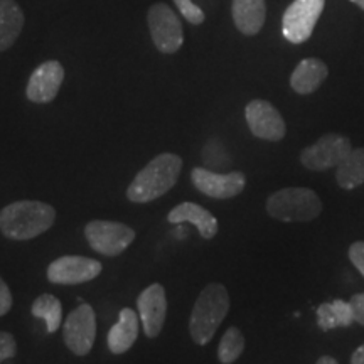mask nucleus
Returning <instances> with one entry per match:
<instances>
[{"label":"nucleus","mask_w":364,"mask_h":364,"mask_svg":"<svg viewBox=\"0 0 364 364\" xmlns=\"http://www.w3.org/2000/svg\"><path fill=\"white\" fill-rule=\"evenodd\" d=\"M182 171V159L177 154H161L144 167L127 191L132 203L147 204L156 201L174 188Z\"/></svg>","instance_id":"nucleus-1"},{"label":"nucleus","mask_w":364,"mask_h":364,"mask_svg":"<svg viewBox=\"0 0 364 364\" xmlns=\"http://www.w3.org/2000/svg\"><path fill=\"white\" fill-rule=\"evenodd\" d=\"M56 211L41 201H17L0 211V231L16 241L33 240L54 225Z\"/></svg>","instance_id":"nucleus-2"},{"label":"nucleus","mask_w":364,"mask_h":364,"mask_svg":"<svg viewBox=\"0 0 364 364\" xmlns=\"http://www.w3.org/2000/svg\"><path fill=\"white\" fill-rule=\"evenodd\" d=\"M230 311V295L225 285L209 284L196 300L189 318L191 338L196 344L206 346L215 338L218 327Z\"/></svg>","instance_id":"nucleus-3"},{"label":"nucleus","mask_w":364,"mask_h":364,"mask_svg":"<svg viewBox=\"0 0 364 364\" xmlns=\"http://www.w3.org/2000/svg\"><path fill=\"white\" fill-rule=\"evenodd\" d=\"M267 211L280 221H312L322 213V203L312 189L285 188L268 198Z\"/></svg>","instance_id":"nucleus-4"},{"label":"nucleus","mask_w":364,"mask_h":364,"mask_svg":"<svg viewBox=\"0 0 364 364\" xmlns=\"http://www.w3.org/2000/svg\"><path fill=\"white\" fill-rule=\"evenodd\" d=\"M90 247L103 257H118L134 243L135 231L124 223L95 220L85 228Z\"/></svg>","instance_id":"nucleus-5"},{"label":"nucleus","mask_w":364,"mask_h":364,"mask_svg":"<svg viewBox=\"0 0 364 364\" xmlns=\"http://www.w3.org/2000/svg\"><path fill=\"white\" fill-rule=\"evenodd\" d=\"M147 22L152 43L164 54H174L184 43L182 22L167 4H154L149 9Z\"/></svg>","instance_id":"nucleus-6"},{"label":"nucleus","mask_w":364,"mask_h":364,"mask_svg":"<svg viewBox=\"0 0 364 364\" xmlns=\"http://www.w3.org/2000/svg\"><path fill=\"white\" fill-rule=\"evenodd\" d=\"M326 0H294L282 19L284 38L292 44L307 41L314 33L318 17L324 11Z\"/></svg>","instance_id":"nucleus-7"},{"label":"nucleus","mask_w":364,"mask_h":364,"mask_svg":"<svg viewBox=\"0 0 364 364\" xmlns=\"http://www.w3.org/2000/svg\"><path fill=\"white\" fill-rule=\"evenodd\" d=\"M351 150L353 147L348 136L341 134H326L311 147L302 150L300 162L309 171L322 172L338 167Z\"/></svg>","instance_id":"nucleus-8"},{"label":"nucleus","mask_w":364,"mask_h":364,"mask_svg":"<svg viewBox=\"0 0 364 364\" xmlns=\"http://www.w3.org/2000/svg\"><path fill=\"white\" fill-rule=\"evenodd\" d=\"M95 338H97V316L90 304H81L66 317L63 339L73 354L85 356L93 348Z\"/></svg>","instance_id":"nucleus-9"},{"label":"nucleus","mask_w":364,"mask_h":364,"mask_svg":"<svg viewBox=\"0 0 364 364\" xmlns=\"http://www.w3.org/2000/svg\"><path fill=\"white\" fill-rule=\"evenodd\" d=\"M102 263L93 258L76 257H59L48 267V280L54 285H78L97 279L102 273Z\"/></svg>","instance_id":"nucleus-10"},{"label":"nucleus","mask_w":364,"mask_h":364,"mask_svg":"<svg viewBox=\"0 0 364 364\" xmlns=\"http://www.w3.org/2000/svg\"><path fill=\"white\" fill-rule=\"evenodd\" d=\"M191 181L199 193L213 199H231L238 196L247 186V177L243 172L220 174L204 167H194L191 172Z\"/></svg>","instance_id":"nucleus-11"},{"label":"nucleus","mask_w":364,"mask_h":364,"mask_svg":"<svg viewBox=\"0 0 364 364\" xmlns=\"http://www.w3.org/2000/svg\"><path fill=\"white\" fill-rule=\"evenodd\" d=\"M247 124L252 134L258 139L268 142H279L287 134V127L280 112L270 102L265 100H253L247 105L245 110Z\"/></svg>","instance_id":"nucleus-12"},{"label":"nucleus","mask_w":364,"mask_h":364,"mask_svg":"<svg viewBox=\"0 0 364 364\" xmlns=\"http://www.w3.org/2000/svg\"><path fill=\"white\" fill-rule=\"evenodd\" d=\"M140 322L144 326L145 336L150 339L161 334L167 317V295L161 284H152L136 299Z\"/></svg>","instance_id":"nucleus-13"},{"label":"nucleus","mask_w":364,"mask_h":364,"mask_svg":"<svg viewBox=\"0 0 364 364\" xmlns=\"http://www.w3.org/2000/svg\"><path fill=\"white\" fill-rule=\"evenodd\" d=\"M65 80V68L59 61H46L31 75L26 88V97L33 103H51L58 97Z\"/></svg>","instance_id":"nucleus-14"},{"label":"nucleus","mask_w":364,"mask_h":364,"mask_svg":"<svg viewBox=\"0 0 364 364\" xmlns=\"http://www.w3.org/2000/svg\"><path fill=\"white\" fill-rule=\"evenodd\" d=\"M167 221L174 225H182V223H191L198 228L199 235L204 240H213L218 233V220L208 209L198 206L194 203H181L172 209L167 215Z\"/></svg>","instance_id":"nucleus-15"},{"label":"nucleus","mask_w":364,"mask_h":364,"mask_svg":"<svg viewBox=\"0 0 364 364\" xmlns=\"http://www.w3.org/2000/svg\"><path fill=\"white\" fill-rule=\"evenodd\" d=\"M329 70L324 61L317 58L302 59L290 76V86L295 93L311 95L324 83Z\"/></svg>","instance_id":"nucleus-16"},{"label":"nucleus","mask_w":364,"mask_h":364,"mask_svg":"<svg viewBox=\"0 0 364 364\" xmlns=\"http://www.w3.org/2000/svg\"><path fill=\"white\" fill-rule=\"evenodd\" d=\"M139 314L132 309H122L118 322L108 332V349L112 354H124L129 351L139 338Z\"/></svg>","instance_id":"nucleus-17"},{"label":"nucleus","mask_w":364,"mask_h":364,"mask_svg":"<svg viewBox=\"0 0 364 364\" xmlns=\"http://www.w3.org/2000/svg\"><path fill=\"white\" fill-rule=\"evenodd\" d=\"M233 21L245 36H255L262 31L267 19L265 0H233Z\"/></svg>","instance_id":"nucleus-18"},{"label":"nucleus","mask_w":364,"mask_h":364,"mask_svg":"<svg viewBox=\"0 0 364 364\" xmlns=\"http://www.w3.org/2000/svg\"><path fill=\"white\" fill-rule=\"evenodd\" d=\"M24 27V12L16 0H0V53L12 48Z\"/></svg>","instance_id":"nucleus-19"},{"label":"nucleus","mask_w":364,"mask_h":364,"mask_svg":"<svg viewBox=\"0 0 364 364\" xmlns=\"http://www.w3.org/2000/svg\"><path fill=\"white\" fill-rule=\"evenodd\" d=\"M336 179L343 189H356L364 182V149H353L338 166Z\"/></svg>","instance_id":"nucleus-20"},{"label":"nucleus","mask_w":364,"mask_h":364,"mask_svg":"<svg viewBox=\"0 0 364 364\" xmlns=\"http://www.w3.org/2000/svg\"><path fill=\"white\" fill-rule=\"evenodd\" d=\"M33 316L44 318L46 329H48L49 334L56 332L59 327H61L63 322V306L61 300L54 297L51 294H43L39 295L38 299L34 300L33 304Z\"/></svg>","instance_id":"nucleus-21"},{"label":"nucleus","mask_w":364,"mask_h":364,"mask_svg":"<svg viewBox=\"0 0 364 364\" xmlns=\"http://www.w3.org/2000/svg\"><path fill=\"white\" fill-rule=\"evenodd\" d=\"M245 349V338L238 327H230L223 334L220 348H218V358L223 364H233L241 356Z\"/></svg>","instance_id":"nucleus-22"},{"label":"nucleus","mask_w":364,"mask_h":364,"mask_svg":"<svg viewBox=\"0 0 364 364\" xmlns=\"http://www.w3.org/2000/svg\"><path fill=\"white\" fill-rule=\"evenodd\" d=\"M203 162L213 169H225V167H230L231 157L228 156L226 149L223 147L220 140L213 139L204 145L203 149Z\"/></svg>","instance_id":"nucleus-23"},{"label":"nucleus","mask_w":364,"mask_h":364,"mask_svg":"<svg viewBox=\"0 0 364 364\" xmlns=\"http://www.w3.org/2000/svg\"><path fill=\"white\" fill-rule=\"evenodd\" d=\"M174 4L179 9V12L184 16V19L193 26H199L204 22V12L199 9L193 0H174Z\"/></svg>","instance_id":"nucleus-24"},{"label":"nucleus","mask_w":364,"mask_h":364,"mask_svg":"<svg viewBox=\"0 0 364 364\" xmlns=\"http://www.w3.org/2000/svg\"><path fill=\"white\" fill-rule=\"evenodd\" d=\"M17 353V343L16 338L9 332L0 331V363L12 359Z\"/></svg>","instance_id":"nucleus-25"},{"label":"nucleus","mask_w":364,"mask_h":364,"mask_svg":"<svg viewBox=\"0 0 364 364\" xmlns=\"http://www.w3.org/2000/svg\"><path fill=\"white\" fill-rule=\"evenodd\" d=\"M349 260L353 262V265L364 277V241H356V243L351 245V248H349Z\"/></svg>","instance_id":"nucleus-26"},{"label":"nucleus","mask_w":364,"mask_h":364,"mask_svg":"<svg viewBox=\"0 0 364 364\" xmlns=\"http://www.w3.org/2000/svg\"><path fill=\"white\" fill-rule=\"evenodd\" d=\"M12 309V294L9 285L4 282L2 277H0V317L9 314Z\"/></svg>","instance_id":"nucleus-27"},{"label":"nucleus","mask_w":364,"mask_h":364,"mask_svg":"<svg viewBox=\"0 0 364 364\" xmlns=\"http://www.w3.org/2000/svg\"><path fill=\"white\" fill-rule=\"evenodd\" d=\"M349 304H351L354 321L364 326V294H356L351 300H349Z\"/></svg>","instance_id":"nucleus-28"},{"label":"nucleus","mask_w":364,"mask_h":364,"mask_svg":"<svg viewBox=\"0 0 364 364\" xmlns=\"http://www.w3.org/2000/svg\"><path fill=\"white\" fill-rule=\"evenodd\" d=\"M351 364H364V344L354 351L351 358Z\"/></svg>","instance_id":"nucleus-29"},{"label":"nucleus","mask_w":364,"mask_h":364,"mask_svg":"<svg viewBox=\"0 0 364 364\" xmlns=\"http://www.w3.org/2000/svg\"><path fill=\"white\" fill-rule=\"evenodd\" d=\"M317 364H338V361H336V359L331 358V356H322L317 361Z\"/></svg>","instance_id":"nucleus-30"},{"label":"nucleus","mask_w":364,"mask_h":364,"mask_svg":"<svg viewBox=\"0 0 364 364\" xmlns=\"http://www.w3.org/2000/svg\"><path fill=\"white\" fill-rule=\"evenodd\" d=\"M351 2L356 4L359 9H363V11H364V0H351Z\"/></svg>","instance_id":"nucleus-31"}]
</instances>
